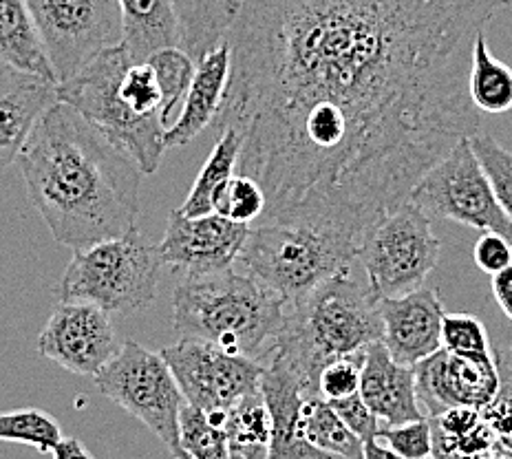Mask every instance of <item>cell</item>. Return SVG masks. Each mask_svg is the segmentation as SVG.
Returning <instances> with one entry per match:
<instances>
[{
	"label": "cell",
	"instance_id": "obj_1",
	"mask_svg": "<svg viewBox=\"0 0 512 459\" xmlns=\"http://www.w3.org/2000/svg\"><path fill=\"white\" fill-rule=\"evenodd\" d=\"M510 0H175L179 47L226 45L217 115L261 223H305L362 245L426 170L479 131L473 47Z\"/></svg>",
	"mask_w": 512,
	"mask_h": 459
},
{
	"label": "cell",
	"instance_id": "obj_2",
	"mask_svg": "<svg viewBox=\"0 0 512 459\" xmlns=\"http://www.w3.org/2000/svg\"><path fill=\"white\" fill-rule=\"evenodd\" d=\"M16 162L58 243L82 250L137 230L142 168L69 104L40 117Z\"/></svg>",
	"mask_w": 512,
	"mask_h": 459
},
{
	"label": "cell",
	"instance_id": "obj_3",
	"mask_svg": "<svg viewBox=\"0 0 512 459\" xmlns=\"http://www.w3.org/2000/svg\"><path fill=\"white\" fill-rule=\"evenodd\" d=\"M287 303L259 279L232 265L208 274H184L173 292L179 338L201 340L230 354L261 360L285 323Z\"/></svg>",
	"mask_w": 512,
	"mask_h": 459
},
{
	"label": "cell",
	"instance_id": "obj_4",
	"mask_svg": "<svg viewBox=\"0 0 512 459\" xmlns=\"http://www.w3.org/2000/svg\"><path fill=\"white\" fill-rule=\"evenodd\" d=\"M356 268L332 276L298 303L287 305L283 329L270 351L290 362L314 391L327 362L358 356L382 340L378 298Z\"/></svg>",
	"mask_w": 512,
	"mask_h": 459
},
{
	"label": "cell",
	"instance_id": "obj_5",
	"mask_svg": "<svg viewBox=\"0 0 512 459\" xmlns=\"http://www.w3.org/2000/svg\"><path fill=\"white\" fill-rule=\"evenodd\" d=\"M358 256L360 243L340 232L305 223H259L250 226L237 263L292 305L332 276L356 268Z\"/></svg>",
	"mask_w": 512,
	"mask_h": 459
},
{
	"label": "cell",
	"instance_id": "obj_6",
	"mask_svg": "<svg viewBox=\"0 0 512 459\" xmlns=\"http://www.w3.org/2000/svg\"><path fill=\"white\" fill-rule=\"evenodd\" d=\"M157 245L140 228L124 237L73 250V259L56 285L58 301H87L106 312L133 314L153 305L162 272Z\"/></svg>",
	"mask_w": 512,
	"mask_h": 459
},
{
	"label": "cell",
	"instance_id": "obj_7",
	"mask_svg": "<svg viewBox=\"0 0 512 459\" xmlns=\"http://www.w3.org/2000/svg\"><path fill=\"white\" fill-rule=\"evenodd\" d=\"M133 62L124 45L104 49L76 76L58 82V102L69 104L153 175L166 155V128L159 117H142L120 98V80Z\"/></svg>",
	"mask_w": 512,
	"mask_h": 459
},
{
	"label": "cell",
	"instance_id": "obj_8",
	"mask_svg": "<svg viewBox=\"0 0 512 459\" xmlns=\"http://www.w3.org/2000/svg\"><path fill=\"white\" fill-rule=\"evenodd\" d=\"M93 380L104 398L146 424L170 455L188 459L179 440V415L186 398L162 354L126 340Z\"/></svg>",
	"mask_w": 512,
	"mask_h": 459
},
{
	"label": "cell",
	"instance_id": "obj_9",
	"mask_svg": "<svg viewBox=\"0 0 512 459\" xmlns=\"http://www.w3.org/2000/svg\"><path fill=\"white\" fill-rule=\"evenodd\" d=\"M440 254L442 241L435 237L431 217L404 201L371 228L360 245L358 263L371 294L382 301L422 287Z\"/></svg>",
	"mask_w": 512,
	"mask_h": 459
},
{
	"label": "cell",
	"instance_id": "obj_10",
	"mask_svg": "<svg viewBox=\"0 0 512 459\" xmlns=\"http://www.w3.org/2000/svg\"><path fill=\"white\" fill-rule=\"evenodd\" d=\"M409 201L431 219H451L482 232L504 234L512 241V221L495 197L471 137L426 170L413 186Z\"/></svg>",
	"mask_w": 512,
	"mask_h": 459
},
{
	"label": "cell",
	"instance_id": "obj_11",
	"mask_svg": "<svg viewBox=\"0 0 512 459\" xmlns=\"http://www.w3.org/2000/svg\"><path fill=\"white\" fill-rule=\"evenodd\" d=\"M27 7L58 82L124 40L117 0H27Z\"/></svg>",
	"mask_w": 512,
	"mask_h": 459
},
{
	"label": "cell",
	"instance_id": "obj_12",
	"mask_svg": "<svg viewBox=\"0 0 512 459\" xmlns=\"http://www.w3.org/2000/svg\"><path fill=\"white\" fill-rule=\"evenodd\" d=\"M162 358L173 371L188 404L208 413H221L252 393L261 391L265 365L250 356L230 354L201 340L179 338L164 347Z\"/></svg>",
	"mask_w": 512,
	"mask_h": 459
},
{
	"label": "cell",
	"instance_id": "obj_13",
	"mask_svg": "<svg viewBox=\"0 0 512 459\" xmlns=\"http://www.w3.org/2000/svg\"><path fill=\"white\" fill-rule=\"evenodd\" d=\"M120 347L109 312L87 301H60L38 336L40 356L76 376L93 378Z\"/></svg>",
	"mask_w": 512,
	"mask_h": 459
},
{
	"label": "cell",
	"instance_id": "obj_14",
	"mask_svg": "<svg viewBox=\"0 0 512 459\" xmlns=\"http://www.w3.org/2000/svg\"><path fill=\"white\" fill-rule=\"evenodd\" d=\"M424 418L453 407L484 411L497 398L495 354H451L444 347L413 367Z\"/></svg>",
	"mask_w": 512,
	"mask_h": 459
},
{
	"label": "cell",
	"instance_id": "obj_15",
	"mask_svg": "<svg viewBox=\"0 0 512 459\" xmlns=\"http://www.w3.org/2000/svg\"><path fill=\"white\" fill-rule=\"evenodd\" d=\"M250 226L210 212L186 217L179 208L170 210L164 239L157 252L164 265L184 274H208L228 270L239 261Z\"/></svg>",
	"mask_w": 512,
	"mask_h": 459
},
{
	"label": "cell",
	"instance_id": "obj_16",
	"mask_svg": "<svg viewBox=\"0 0 512 459\" xmlns=\"http://www.w3.org/2000/svg\"><path fill=\"white\" fill-rule=\"evenodd\" d=\"M382 318V345L402 365L415 367L442 349L444 305L433 287L378 301Z\"/></svg>",
	"mask_w": 512,
	"mask_h": 459
},
{
	"label": "cell",
	"instance_id": "obj_17",
	"mask_svg": "<svg viewBox=\"0 0 512 459\" xmlns=\"http://www.w3.org/2000/svg\"><path fill=\"white\" fill-rule=\"evenodd\" d=\"M261 393L272 420L268 459H334L307 442L303 433V407L314 391L290 362L270 354L261 378Z\"/></svg>",
	"mask_w": 512,
	"mask_h": 459
},
{
	"label": "cell",
	"instance_id": "obj_18",
	"mask_svg": "<svg viewBox=\"0 0 512 459\" xmlns=\"http://www.w3.org/2000/svg\"><path fill=\"white\" fill-rule=\"evenodd\" d=\"M58 82L0 62V173L12 166L40 117L58 102Z\"/></svg>",
	"mask_w": 512,
	"mask_h": 459
},
{
	"label": "cell",
	"instance_id": "obj_19",
	"mask_svg": "<svg viewBox=\"0 0 512 459\" xmlns=\"http://www.w3.org/2000/svg\"><path fill=\"white\" fill-rule=\"evenodd\" d=\"M358 391L371 413L387 426L424 418L415 387V369L393 358L382 340L369 345L362 354Z\"/></svg>",
	"mask_w": 512,
	"mask_h": 459
},
{
	"label": "cell",
	"instance_id": "obj_20",
	"mask_svg": "<svg viewBox=\"0 0 512 459\" xmlns=\"http://www.w3.org/2000/svg\"><path fill=\"white\" fill-rule=\"evenodd\" d=\"M230 78V51L226 45H219L208 51L204 58L197 60L195 78L188 89V95L173 126L166 128V148L186 146L197 135L215 124L226 98Z\"/></svg>",
	"mask_w": 512,
	"mask_h": 459
},
{
	"label": "cell",
	"instance_id": "obj_21",
	"mask_svg": "<svg viewBox=\"0 0 512 459\" xmlns=\"http://www.w3.org/2000/svg\"><path fill=\"white\" fill-rule=\"evenodd\" d=\"M124 23L122 45L135 62L164 47H179L175 0H117Z\"/></svg>",
	"mask_w": 512,
	"mask_h": 459
},
{
	"label": "cell",
	"instance_id": "obj_22",
	"mask_svg": "<svg viewBox=\"0 0 512 459\" xmlns=\"http://www.w3.org/2000/svg\"><path fill=\"white\" fill-rule=\"evenodd\" d=\"M0 62L58 82L27 0H0Z\"/></svg>",
	"mask_w": 512,
	"mask_h": 459
},
{
	"label": "cell",
	"instance_id": "obj_23",
	"mask_svg": "<svg viewBox=\"0 0 512 459\" xmlns=\"http://www.w3.org/2000/svg\"><path fill=\"white\" fill-rule=\"evenodd\" d=\"M223 429L228 437L230 459H268L272 420L263 393H252L226 411Z\"/></svg>",
	"mask_w": 512,
	"mask_h": 459
},
{
	"label": "cell",
	"instance_id": "obj_24",
	"mask_svg": "<svg viewBox=\"0 0 512 459\" xmlns=\"http://www.w3.org/2000/svg\"><path fill=\"white\" fill-rule=\"evenodd\" d=\"M241 135L237 128H221V135L212 148L208 162L201 168L199 177L192 184L188 197L179 210L186 217H201L215 212V195L221 190V186L234 175V168L239 166L241 157Z\"/></svg>",
	"mask_w": 512,
	"mask_h": 459
},
{
	"label": "cell",
	"instance_id": "obj_25",
	"mask_svg": "<svg viewBox=\"0 0 512 459\" xmlns=\"http://www.w3.org/2000/svg\"><path fill=\"white\" fill-rule=\"evenodd\" d=\"M468 93L479 113L499 115L512 109V69L493 56L484 34L473 47Z\"/></svg>",
	"mask_w": 512,
	"mask_h": 459
},
{
	"label": "cell",
	"instance_id": "obj_26",
	"mask_svg": "<svg viewBox=\"0 0 512 459\" xmlns=\"http://www.w3.org/2000/svg\"><path fill=\"white\" fill-rule=\"evenodd\" d=\"M303 433L307 442L334 459H362L365 442L340 420L320 393L307 396L303 407Z\"/></svg>",
	"mask_w": 512,
	"mask_h": 459
},
{
	"label": "cell",
	"instance_id": "obj_27",
	"mask_svg": "<svg viewBox=\"0 0 512 459\" xmlns=\"http://www.w3.org/2000/svg\"><path fill=\"white\" fill-rule=\"evenodd\" d=\"M223 418L226 411L208 413L184 404L179 415V440L188 459H230Z\"/></svg>",
	"mask_w": 512,
	"mask_h": 459
},
{
	"label": "cell",
	"instance_id": "obj_28",
	"mask_svg": "<svg viewBox=\"0 0 512 459\" xmlns=\"http://www.w3.org/2000/svg\"><path fill=\"white\" fill-rule=\"evenodd\" d=\"M148 62H151L159 89H162V124L164 128H170L186 100L197 64L181 47L159 49L148 58Z\"/></svg>",
	"mask_w": 512,
	"mask_h": 459
},
{
	"label": "cell",
	"instance_id": "obj_29",
	"mask_svg": "<svg viewBox=\"0 0 512 459\" xmlns=\"http://www.w3.org/2000/svg\"><path fill=\"white\" fill-rule=\"evenodd\" d=\"M64 440L53 415L40 409H18L0 413V442L34 446L40 453H53Z\"/></svg>",
	"mask_w": 512,
	"mask_h": 459
},
{
	"label": "cell",
	"instance_id": "obj_30",
	"mask_svg": "<svg viewBox=\"0 0 512 459\" xmlns=\"http://www.w3.org/2000/svg\"><path fill=\"white\" fill-rule=\"evenodd\" d=\"M215 212L230 221L252 226L265 212V192L252 177L234 173L215 195Z\"/></svg>",
	"mask_w": 512,
	"mask_h": 459
},
{
	"label": "cell",
	"instance_id": "obj_31",
	"mask_svg": "<svg viewBox=\"0 0 512 459\" xmlns=\"http://www.w3.org/2000/svg\"><path fill=\"white\" fill-rule=\"evenodd\" d=\"M471 146L486 170L497 201L512 221V153L501 146L495 137L479 133L471 137Z\"/></svg>",
	"mask_w": 512,
	"mask_h": 459
},
{
	"label": "cell",
	"instance_id": "obj_32",
	"mask_svg": "<svg viewBox=\"0 0 512 459\" xmlns=\"http://www.w3.org/2000/svg\"><path fill=\"white\" fill-rule=\"evenodd\" d=\"M433 435V459H486L497 453V437L490 424H477L473 431L462 435H444L431 429Z\"/></svg>",
	"mask_w": 512,
	"mask_h": 459
},
{
	"label": "cell",
	"instance_id": "obj_33",
	"mask_svg": "<svg viewBox=\"0 0 512 459\" xmlns=\"http://www.w3.org/2000/svg\"><path fill=\"white\" fill-rule=\"evenodd\" d=\"M442 347L451 354H493L486 327L473 314L444 316Z\"/></svg>",
	"mask_w": 512,
	"mask_h": 459
},
{
	"label": "cell",
	"instance_id": "obj_34",
	"mask_svg": "<svg viewBox=\"0 0 512 459\" xmlns=\"http://www.w3.org/2000/svg\"><path fill=\"white\" fill-rule=\"evenodd\" d=\"M378 440L387 444L391 451L407 459H426L433 453L431 420L420 418L400 426H387L378 431Z\"/></svg>",
	"mask_w": 512,
	"mask_h": 459
},
{
	"label": "cell",
	"instance_id": "obj_35",
	"mask_svg": "<svg viewBox=\"0 0 512 459\" xmlns=\"http://www.w3.org/2000/svg\"><path fill=\"white\" fill-rule=\"evenodd\" d=\"M365 354V351H362ZM362 354L336 358L327 362L318 376V393L327 402L340 400L347 396H354L360 389V367H362Z\"/></svg>",
	"mask_w": 512,
	"mask_h": 459
},
{
	"label": "cell",
	"instance_id": "obj_36",
	"mask_svg": "<svg viewBox=\"0 0 512 459\" xmlns=\"http://www.w3.org/2000/svg\"><path fill=\"white\" fill-rule=\"evenodd\" d=\"M329 404H332V409L340 415V420H343L362 442H369L378 435L380 420L371 413L367 402L362 400L360 391L354 393V396L332 400Z\"/></svg>",
	"mask_w": 512,
	"mask_h": 459
},
{
	"label": "cell",
	"instance_id": "obj_37",
	"mask_svg": "<svg viewBox=\"0 0 512 459\" xmlns=\"http://www.w3.org/2000/svg\"><path fill=\"white\" fill-rule=\"evenodd\" d=\"M473 259L479 270L493 276L512 263V241L504 234L484 232L473 245Z\"/></svg>",
	"mask_w": 512,
	"mask_h": 459
},
{
	"label": "cell",
	"instance_id": "obj_38",
	"mask_svg": "<svg viewBox=\"0 0 512 459\" xmlns=\"http://www.w3.org/2000/svg\"><path fill=\"white\" fill-rule=\"evenodd\" d=\"M493 354H495L497 371H499V391H497L495 402L512 407V347L495 349Z\"/></svg>",
	"mask_w": 512,
	"mask_h": 459
},
{
	"label": "cell",
	"instance_id": "obj_39",
	"mask_svg": "<svg viewBox=\"0 0 512 459\" xmlns=\"http://www.w3.org/2000/svg\"><path fill=\"white\" fill-rule=\"evenodd\" d=\"M490 290L497 305L504 309V314L512 320V263L506 270L493 274V281H490Z\"/></svg>",
	"mask_w": 512,
	"mask_h": 459
},
{
	"label": "cell",
	"instance_id": "obj_40",
	"mask_svg": "<svg viewBox=\"0 0 512 459\" xmlns=\"http://www.w3.org/2000/svg\"><path fill=\"white\" fill-rule=\"evenodd\" d=\"M51 455L53 459H95L87 448H84V444L78 440V437H64Z\"/></svg>",
	"mask_w": 512,
	"mask_h": 459
},
{
	"label": "cell",
	"instance_id": "obj_41",
	"mask_svg": "<svg viewBox=\"0 0 512 459\" xmlns=\"http://www.w3.org/2000/svg\"><path fill=\"white\" fill-rule=\"evenodd\" d=\"M362 459H407V457L391 451L387 444H380L378 437H373V440L365 442V446H362Z\"/></svg>",
	"mask_w": 512,
	"mask_h": 459
},
{
	"label": "cell",
	"instance_id": "obj_42",
	"mask_svg": "<svg viewBox=\"0 0 512 459\" xmlns=\"http://www.w3.org/2000/svg\"><path fill=\"white\" fill-rule=\"evenodd\" d=\"M486 459H512V455H504V453H495V455H490V457H486Z\"/></svg>",
	"mask_w": 512,
	"mask_h": 459
},
{
	"label": "cell",
	"instance_id": "obj_43",
	"mask_svg": "<svg viewBox=\"0 0 512 459\" xmlns=\"http://www.w3.org/2000/svg\"><path fill=\"white\" fill-rule=\"evenodd\" d=\"M426 459H433V457H426Z\"/></svg>",
	"mask_w": 512,
	"mask_h": 459
}]
</instances>
